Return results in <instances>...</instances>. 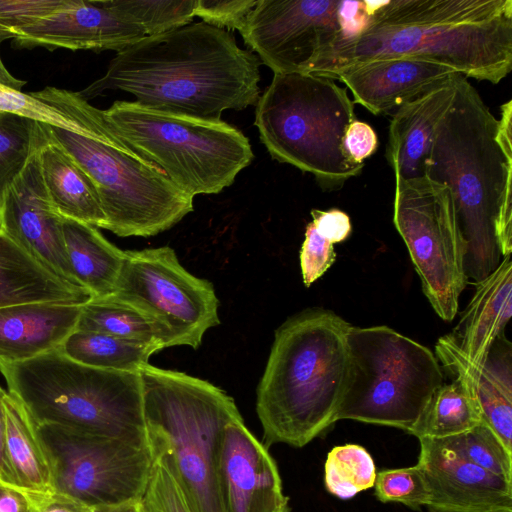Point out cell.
<instances>
[{"instance_id":"obj_29","label":"cell","mask_w":512,"mask_h":512,"mask_svg":"<svg viewBox=\"0 0 512 512\" xmlns=\"http://www.w3.org/2000/svg\"><path fill=\"white\" fill-rule=\"evenodd\" d=\"M481 423V411L470 384L463 376L455 375L452 382H443L435 390L409 434L418 439H442Z\"/></svg>"},{"instance_id":"obj_9","label":"cell","mask_w":512,"mask_h":512,"mask_svg":"<svg viewBox=\"0 0 512 512\" xmlns=\"http://www.w3.org/2000/svg\"><path fill=\"white\" fill-rule=\"evenodd\" d=\"M104 116L137 152L194 198L230 186L253 160L248 138L221 120L210 121L115 101Z\"/></svg>"},{"instance_id":"obj_18","label":"cell","mask_w":512,"mask_h":512,"mask_svg":"<svg viewBox=\"0 0 512 512\" xmlns=\"http://www.w3.org/2000/svg\"><path fill=\"white\" fill-rule=\"evenodd\" d=\"M145 36L139 26L116 13L107 0H72L68 7L18 31L12 42L18 48L118 52Z\"/></svg>"},{"instance_id":"obj_26","label":"cell","mask_w":512,"mask_h":512,"mask_svg":"<svg viewBox=\"0 0 512 512\" xmlns=\"http://www.w3.org/2000/svg\"><path fill=\"white\" fill-rule=\"evenodd\" d=\"M38 157L44 187L55 211L63 218L104 229L106 217L98 193L79 164L49 137Z\"/></svg>"},{"instance_id":"obj_39","label":"cell","mask_w":512,"mask_h":512,"mask_svg":"<svg viewBox=\"0 0 512 512\" xmlns=\"http://www.w3.org/2000/svg\"><path fill=\"white\" fill-rule=\"evenodd\" d=\"M257 1L196 0L195 16L217 28L237 29L240 32Z\"/></svg>"},{"instance_id":"obj_1","label":"cell","mask_w":512,"mask_h":512,"mask_svg":"<svg viewBox=\"0 0 512 512\" xmlns=\"http://www.w3.org/2000/svg\"><path fill=\"white\" fill-rule=\"evenodd\" d=\"M353 35L338 39L307 73L332 79L371 60L409 57L499 83L512 68V0L364 1Z\"/></svg>"},{"instance_id":"obj_3","label":"cell","mask_w":512,"mask_h":512,"mask_svg":"<svg viewBox=\"0 0 512 512\" xmlns=\"http://www.w3.org/2000/svg\"><path fill=\"white\" fill-rule=\"evenodd\" d=\"M511 117V100L497 120L460 74L425 165V176L450 192L467 244L466 275L474 283L512 252Z\"/></svg>"},{"instance_id":"obj_30","label":"cell","mask_w":512,"mask_h":512,"mask_svg":"<svg viewBox=\"0 0 512 512\" xmlns=\"http://www.w3.org/2000/svg\"><path fill=\"white\" fill-rule=\"evenodd\" d=\"M59 350L85 366L119 372H140L157 345L119 338L98 332L74 330Z\"/></svg>"},{"instance_id":"obj_5","label":"cell","mask_w":512,"mask_h":512,"mask_svg":"<svg viewBox=\"0 0 512 512\" xmlns=\"http://www.w3.org/2000/svg\"><path fill=\"white\" fill-rule=\"evenodd\" d=\"M140 375L152 450L167 455L191 512H225L219 464L224 428L241 417L234 399L208 381L149 363Z\"/></svg>"},{"instance_id":"obj_47","label":"cell","mask_w":512,"mask_h":512,"mask_svg":"<svg viewBox=\"0 0 512 512\" xmlns=\"http://www.w3.org/2000/svg\"><path fill=\"white\" fill-rule=\"evenodd\" d=\"M279 512H289V507L288 505L285 506L284 508H282Z\"/></svg>"},{"instance_id":"obj_27","label":"cell","mask_w":512,"mask_h":512,"mask_svg":"<svg viewBox=\"0 0 512 512\" xmlns=\"http://www.w3.org/2000/svg\"><path fill=\"white\" fill-rule=\"evenodd\" d=\"M65 249L72 275L93 298L113 294L124 251L110 243L97 227L62 217Z\"/></svg>"},{"instance_id":"obj_13","label":"cell","mask_w":512,"mask_h":512,"mask_svg":"<svg viewBox=\"0 0 512 512\" xmlns=\"http://www.w3.org/2000/svg\"><path fill=\"white\" fill-rule=\"evenodd\" d=\"M111 296L150 315L179 345L194 349L208 329L220 324L212 283L188 272L168 246L124 251Z\"/></svg>"},{"instance_id":"obj_15","label":"cell","mask_w":512,"mask_h":512,"mask_svg":"<svg viewBox=\"0 0 512 512\" xmlns=\"http://www.w3.org/2000/svg\"><path fill=\"white\" fill-rule=\"evenodd\" d=\"M39 150L4 195L0 205V229L48 271L81 287L69 266L62 217L51 205L44 187Z\"/></svg>"},{"instance_id":"obj_2","label":"cell","mask_w":512,"mask_h":512,"mask_svg":"<svg viewBox=\"0 0 512 512\" xmlns=\"http://www.w3.org/2000/svg\"><path fill=\"white\" fill-rule=\"evenodd\" d=\"M259 64L228 31L199 22L116 52L106 73L77 94L89 101L120 90L151 110L219 121L225 110L257 104Z\"/></svg>"},{"instance_id":"obj_10","label":"cell","mask_w":512,"mask_h":512,"mask_svg":"<svg viewBox=\"0 0 512 512\" xmlns=\"http://www.w3.org/2000/svg\"><path fill=\"white\" fill-rule=\"evenodd\" d=\"M349 371L335 422L350 419L409 433L443 383L427 347L385 326L347 332Z\"/></svg>"},{"instance_id":"obj_14","label":"cell","mask_w":512,"mask_h":512,"mask_svg":"<svg viewBox=\"0 0 512 512\" xmlns=\"http://www.w3.org/2000/svg\"><path fill=\"white\" fill-rule=\"evenodd\" d=\"M343 26V0H258L240 34L274 74L307 73Z\"/></svg>"},{"instance_id":"obj_6","label":"cell","mask_w":512,"mask_h":512,"mask_svg":"<svg viewBox=\"0 0 512 512\" xmlns=\"http://www.w3.org/2000/svg\"><path fill=\"white\" fill-rule=\"evenodd\" d=\"M8 392L38 424L76 433L149 442L140 372L85 366L59 349L19 363H0Z\"/></svg>"},{"instance_id":"obj_21","label":"cell","mask_w":512,"mask_h":512,"mask_svg":"<svg viewBox=\"0 0 512 512\" xmlns=\"http://www.w3.org/2000/svg\"><path fill=\"white\" fill-rule=\"evenodd\" d=\"M459 75L396 109L386 151L395 178L409 180L425 176L437 128L453 103Z\"/></svg>"},{"instance_id":"obj_12","label":"cell","mask_w":512,"mask_h":512,"mask_svg":"<svg viewBox=\"0 0 512 512\" xmlns=\"http://www.w3.org/2000/svg\"><path fill=\"white\" fill-rule=\"evenodd\" d=\"M38 425L54 458L57 490L95 509L142 500L154 460L149 442L92 436L54 425Z\"/></svg>"},{"instance_id":"obj_42","label":"cell","mask_w":512,"mask_h":512,"mask_svg":"<svg viewBox=\"0 0 512 512\" xmlns=\"http://www.w3.org/2000/svg\"><path fill=\"white\" fill-rule=\"evenodd\" d=\"M28 493V492H27ZM34 512H95V508L65 492L28 493Z\"/></svg>"},{"instance_id":"obj_8","label":"cell","mask_w":512,"mask_h":512,"mask_svg":"<svg viewBox=\"0 0 512 512\" xmlns=\"http://www.w3.org/2000/svg\"><path fill=\"white\" fill-rule=\"evenodd\" d=\"M41 124L93 182L106 217L104 229L120 237H149L193 210V197L130 146L107 119L94 136Z\"/></svg>"},{"instance_id":"obj_24","label":"cell","mask_w":512,"mask_h":512,"mask_svg":"<svg viewBox=\"0 0 512 512\" xmlns=\"http://www.w3.org/2000/svg\"><path fill=\"white\" fill-rule=\"evenodd\" d=\"M93 295L44 268L0 229V308L31 302L83 305Z\"/></svg>"},{"instance_id":"obj_7","label":"cell","mask_w":512,"mask_h":512,"mask_svg":"<svg viewBox=\"0 0 512 512\" xmlns=\"http://www.w3.org/2000/svg\"><path fill=\"white\" fill-rule=\"evenodd\" d=\"M356 120L354 102L333 79L312 73L274 74L259 97L254 125L271 157L311 173L326 189L361 173L343 145Z\"/></svg>"},{"instance_id":"obj_20","label":"cell","mask_w":512,"mask_h":512,"mask_svg":"<svg viewBox=\"0 0 512 512\" xmlns=\"http://www.w3.org/2000/svg\"><path fill=\"white\" fill-rule=\"evenodd\" d=\"M435 351L445 368L468 381L483 423L512 451V354L505 335L496 340L480 365L469 363L449 334L438 339Z\"/></svg>"},{"instance_id":"obj_19","label":"cell","mask_w":512,"mask_h":512,"mask_svg":"<svg viewBox=\"0 0 512 512\" xmlns=\"http://www.w3.org/2000/svg\"><path fill=\"white\" fill-rule=\"evenodd\" d=\"M455 70L409 57L371 60L338 71V79L349 88L353 102L374 115L387 114L431 89L453 79Z\"/></svg>"},{"instance_id":"obj_33","label":"cell","mask_w":512,"mask_h":512,"mask_svg":"<svg viewBox=\"0 0 512 512\" xmlns=\"http://www.w3.org/2000/svg\"><path fill=\"white\" fill-rule=\"evenodd\" d=\"M108 5L146 34H161L189 24L196 0H107Z\"/></svg>"},{"instance_id":"obj_22","label":"cell","mask_w":512,"mask_h":512,"mask_svg":"<svg viewBox=\"0 0 512 512\" xmlns=\"http://www.w3.org/2000/svg\"><path fill=\"white\" fill-rule=\"evenodd\" d=\"M83 305L44 301L0 308V363L24 362L59 349L76 329Z\"/></svg>"},{"instance_id":"obj_25","label":"cell","mask_w":512,"mask_h":512,"mask_svg":"<svg viewBox=\"0 0 512 512\" xmlns=\"http://www.w3.org/2000/svg\"><path fill=\"white\" fill-rule=\"evenodd\" d=\"M6 451L15 484L28 493L57 490L53 455L39 425L11 393L3 397Z\"/></svg>"},{"instance_id":"obj_40","label":"cell","mask_w":512,"mask_h":512,"mask_svg":"<svg viewBox=\"0 0 512 512\" xmlns=\"http://www.w3.org/2000/svg\"><path fill=\"white\" fill-rule=\"evenodd\" d=\"M347 155L356 163H364L378 148V137L374 129L367 123L353 121L343 141Z\"/></svg>"},{"instance_id":"obj_43","label":"cell","mask_w":512,"mask_h":512,"mask_svg":"<svg viewBox=\"0 0 512 512\" xmlns=\"http://www.w3.org/2000/svg\"><path fill=\"white\" fill-rule=\"evenodd\" d=\"M0 512H34V507L27 492L0 481Z\"/></svg>"},{"instance_id":"obj_36","label":"cell","mask_w":512,"mask_h":512,"mask_svg":"<svg viewBox=\"0 0 512 512\" xmlns=\"http://www.w3.org/2000/svg\"><path fill=\"white\" fill-rule=\"evenodd\" d=\"M153 454L148 485L141 500L144 512H191L167 455L161 451Z\"/></svg>"},{"instance_id":"obj_28","label":"cell","mask_w":512,"mask_h":512,"mask_svg":"<svg viewBox=\"0 0 512 512\" xmlns=\"http://www.w3.org/2000/svg\"><path fill=\"white\" fill-rule=\"evenodd\" d=\"M75 330L153 344L161 349L179 345L175 335L162 323L111 295L85 303Z\"/></svg>"},{"instance_id":"obj_37","label":"cell","mask_w":512,"mask_h":512,"mask_svg":"<svg viewBox=\"0 0 512 512\" xmlns=\"http://www.w3.org/2000/svg\"><path fill=\"white\" fill-rule=\"evenodd\" d=\"M72 0H0V33L13 39L16 33L68 7Z\"/></svg>"},{"instance_id":"obj_35","label":"cell","mask_w":512,"mask_h":512,"mask_svg":"<svg viewBox=\"0 0 512 512\" xmlns=\"http://www.w3.org/2000/svg\"><path fill=\"white\" fill-rule=\"evenodd\" d=\"M373 487L377 499L383 503L396 502L419 510L428 502L427 485L417 464L377 472Z\"/></svg>"},{"instance_id":"obj_11","label":"cell","mask_w":512,"mask_h":512,"mask_svg":"<svg viewBox=\"0 0 512 512\" xmlns=\"http://www.w3.org/2000/svg\"><path fill=\"white\" fill-rule=\"evenodd\" d=\"M395 179L394 225L405 242L432 308L444 321H452L468 278L467 244L450 192L426 176Z\"/></svg>"},{"instance_id":"obj_48","label":"cell","mask_w":512,"mask_h":512,"mask_svg":"<svg viewBox=\"0 0 512 512\" xmlns=\"http://www.w3.org/2000/svg\"><path fill=\"white\" fill-rule=\"evenodd\" d=\"M140 506H141V502H140ZM141 512H144V510H143L142 506H141Z\"/></svg>"},{"instance_id":"obj_16","label":"cell","mask_w":512,"mask_h":512,"mask_svg":"<svg viewBox=\"0 0 512 512\" xmlns=\"http://www.w3.org/2000/svg\"><path fill=\"white\" fill-rule=\"evenodd\" d=\"M417 465L430 512H512V482L459 456L439 439L423 437Z\"/></svg>"},{"instance_id":"obj_38","label":"cell","mask_w":512,"mask_h":512,"mask_svg":"<svg viewBox=\"0 0 512 512\" xmlns=\"http://www.w3.org/2000/svg\"><path fill=\"white\" fill-rule=\"evenodd\" d=\"M334 244L321 235L312 222L305 230V238L300 250V267L303 283L311 286L334 263L336 254Z\"/></svg>"},{"instance_id":"obj_41","label":"cell","mask_w":512,"mask_h":512,"mask_svg":"<svg viewBox=\"0 0 512 512\" xmlns=\"http://www.w3.org/2000/svg\"><path fill=\"white\" fill-rule=\"evenodd\" d=\"M311 216L316 230L333 244L346 240L352 231L349 216L339 209H313Z\"/></svg>"},{"instance_id":"obj_17","label":"cell","mask_w":512,"mask_h":512,"mask_svg":"<svg viewBox=\"0 0 512 512\" xmlns=\"http://www.w3.org/2000/svg\"><path fill=\"white\" fill-rule=\"evenodd\" d=\"M219 476L225 512H279L288 505L275 461L242 417L224 428Z\"/></svg>"},{"instance_id":"obj_46","label":"cell","mask_w":512,"mask_h":512,"mask_svg":"<svg viewBox=\"0 0 512 512\" xmlns=\"http://www.w3.org/2000/svg\"><path fill=\"white\" fill-rule=\"evenodd\" d=\"M140 502L119 507L98 508L95 512H141Z\"/></svg>"},{"instance_id":"obj_31","label":"cell","mask_w":512,"mask_h":512,"mask_svg":"<svg viewBox=\"0 0 512 512\" xmlns=\"http://www.w3.org/2000/svg\"><path fill=\"white\" fill-rule=\"evenodd\" d=\"M47 140L40 122L0 112V205L7 189Z\"/></svg>"},{"instance_id":"obj_4","label":"cell","mask_w":512,"mask_h":512,"mask_svg":"<svg viewBox=\"0 0 512 512\" xmlns=\"http://www.w3.org/2000/svg\"><path fill=\"white\" fill-rule=\"evenodd\" d=\"M350 327L334 312L315 308L276 330L257 388L266 448L277 443L301 448L335 422L348 378Z\"/></svg>"},{"instance_id":"obj_34","label":"cell","mask_w":512,"mask_h":512,"mask_svg":"<svg viewBox=\"0 0 512 512\" xmlns=\"http://www.w3.org/2000/svg\"><path fill=\"white\" fill-rule=\"evenodd\" d=\"M439 440L467 461L512 482V451L487 425Z\"/></svg>"},{"instance_id":"obj_23","label":"cell","mask_w":512,"mask_h":512,"mask_svg":"<svg viewBox=\"0 0 512 512\" xmlns=\"http://www.w3.org/2000/svg\"><path fill=\"white\" fill-rule=\"evenodd\" d=\"M458 326L449 334L461 355L480 365L512 316V263L504 257L498 267L480 280Z\"/></svg>"},{"instance_id":"obj_32","label":"cell","mask_w":512,"mask_h":512,"mask_svg":"<svg viewBox=\"0 0 512 512\" xmlns=\"http://www.w3.org/2000/svg\"><path fill=\"white\" fill-rule=\"evenodd\" d=\"M324 470L327 491L344 500L372 488L377 474L370 453L356 444L332 448L327 455Z\"/></svg>"},{"instance_id":"obj_44","label":"cell","mask_w":512,"mask_h":512,"mask_svg":"<svg viewBox=\"0 0 512 512\" xmlns=\"http://www.w3.org/2000/svg\"><path fill=\"white\" fill-rule=\"evenodd\" d=\"M5 393L6 391L0 387V481L8 485L16 486L6 451V423L3 407V397Z\"/></svg>"},{"instance_id":"obj_45","label":"cell","mask_w":512,"mask_h":512,"mask_svg":"<svg viewBox=\"0 0 512 512\" xmlns=\"http://www.w3.org/2000/svg\"><path fill=\"white\" fill-rule=\"evenodd\" d=\"M7 40V38L0 33V45L1 43ZM0 83L7 85L11 88H15L18 90H21L22 87L26 84V81L20 80L16 77H14L9 70L5 67L1 55H0Z\"/></svg>"}]
</instances>
